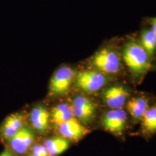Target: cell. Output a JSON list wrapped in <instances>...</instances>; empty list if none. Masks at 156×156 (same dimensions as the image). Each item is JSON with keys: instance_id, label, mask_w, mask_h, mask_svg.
Returning <instances> with one entry per match:
<instances>
[{"instance_id": "1", "label": "cell", "mask_w": 156, "mask_h": 156, "mask_svg": "<svg viewBox=\"0 0 156 156\" xmlns=\"http://www.w3.org/2000/svg\"><path fill=\"white\" fill-rule=\"evenodd\" d=\"M123 62L133 77L140 82L151 68V60L140 44V41L131 38L127 41L121 50Z\"/></svg>"}, {"instance_id": "2", "label": "cell", "mask_w": 156, "mask_h": 156, "mask_svg": "<svg viewBox=\"0 0 156 156\" xmlns=\"http://www.w3.org/2000/svg\"><path fill=\"white\" fill-rule=\"evenodd\" d=\"M123 64L121 50L112 45L103 46L89 60L90 69L102 73L110 77L122 73Z\"/></svg>"}, {"instance_id": "3", "label": "cell", "mask_w": 156, "mask_h": 156, "mask_svg": "<svg viewBox=\"0 0 156 156\" xmlns=\"http://www.w3.org/2000/svg\"><path fill=\"white\" fill-rule=\"evenodd\" d=\"M110 76L92 69L78 71L74 83L79 89L87 93H94L105 87Z\"/></svg>"}, {"instance_id": "4", "label": "cell", "mask_w": 156, "mask_h": 156, "mask_svg": "<svg viewBox=\"0 0 156 156\" xmlns=\"http://www.w3.org/2000/svg\"><path fill=\"white\" fill-rule=\"evenodd\" d=\"M77 71L73 67L62 66L59 67L51 78L49 93L52 96H60L66 94L76 75Z\"/></svg>"}, {"instance_id": "5", "label": "cell", "mask_w": 156, "mask_h": 156, "mask_svg": "<svg viewBox=\"0 0 156 156\" xmlns=\"http://www.w3.org/2000/svg\"><path fill=\"white\" fill-rule=\"evenodd\" d=\"M128 117L123 108L111 109L102 116L101 124L106 130L112 134L121 136L127 127Z\"/></svg>"}, {"instance_id": "6", "label": "cell", "mask_w": 156, "mask_h": 156, "mask_svg": "<svg viewBox=\"0 0 156 156\" xmlns=\"http://www.w3.org/2000/svg\"><path fill=\"white\" fill-rule=\"evenodd\" d=\"M71 107L74 117L81 124H90L96 117L97 106L87 97L81 95L76 96Z\"/></svg>"}, {"instance_id": "7", "label": "cell", "mask_w": 156, "mask_h": 156, "mask_svg": "<svg viewBox=\"0 0 156 156\" xmlns=\"http://www.w3.org/2000/svg\"><path fill=\"white\" fill-rule=\"evenodd\" d=\"M35 138L33 131L26 126L6 143V146L17 156H24L33 147Z\"/></svg>"}, {"instance_id": "8", "label": "cell", "mask_w": 156, "mask_h": 156, "mask_svg": "<svg viewBox=\"0 0 156 156\" xmlns=\"http://www.w3.org/2000/svg\"><path fill=\"white\" fill-rule=\"evenodd\" d=\"M129 97V90L122 84L113 85L106 88L101 95L104 103L111 109L123 108Z\"/></svg>"}, {"instance_id": "9", "label": "cell", "mask_w": 156, "mask_h": 156, "mask_svg": "<svg viewBox=\"0 0 156 156\" xmlns=\"http://www.w3.org/2000/svg\"><path fill=\"white\" fill-rule=\"evenodd\" d=\"M25 126V119L22 113H15L10 115L0 126V140L6 144Z\"/></svg>"}, {"instance_id": "10", "label": "cell", "mask_w": 156, "mask_h": 156, "mask_svg": "<svg viewBox=\"0 0 156 156\" xmlns=\"http://www.w3.org/2000/svg\"><path fill=\"white\" fill-rule=\"evenodd\" d=\"M57 128L62 137L75 141L83 138L88 133L87 129L75 118L59 125Z\"/></svg>"}, {"instance_id": "11", "label": "cell", "mask_w": 156, "mask_h": 156, "mask_svg": "<svg viewBox=\"0 0 156 156\" xmlns=\"http://www.w3.org/2000/svg\"><path fill=\"white\" fill-rule=\"evenodd\" d=\"M31 124L37 132L44 134L48 131L50 123V114L45 106L41 105L34 107L30 114Z\"/></svg>"}, {"instance_id": "12", "label": "cell", "mask_w": 156, "mask_h": 156, "mask_svg": "<svg viewBox=\"0 0 156 156\" xmlns=\"http://www.w3.org/2000/svg\"><path fill=\"white\" fill-rule=\"evenodd\" d=\"M149 106V101L142 96L130 98L126 104L128 113L135 122H140Z\"/></svg>"}, {"instance_id": "13", "label": "cell", "mask_w": 156, "mask_h": 156, "mask_svg": "<svg viewBox=\"0 0 156 156\" xmlns=\"http://www.w3.org/2000/svg\"><path fill=\"white\" fill-rule=\"evenodd\" d=\"M74 118L72 107L64 103L55 106L50 115V121L56 127Z\"/></svg>"}, {"instance_id": "14", "label": "cell", "mask_w": 156, "mask_h": 156, "mask_svg": "<svg viewBox=\"0 0 156 156\" xmlns=\"http://www.w3.org/2000/svg\"><path fill=\"white\" fill-rule=\"evenodd\" d=\"M70 145L69 140L63 137H53L45 140L44 146L49 156H57L68 149Z\"/></svg>"}, {"instance_id": "15", "label": "cell", "mask_w": 156, "mask_h": 156, "mask_svg": "<svg viewBox=\"0 0 156 156\" xmlns=\"http://www.w3.org/2000/svg\"><path fill=\"white\" fill-rule=\"evenodd\" d=\"M141 131L147 136L156 133V104L149 106L140 120Z\"/></svg>"}, {"instance_id": "16", "label": "cell", "mask_w": 156, "mask_h": 156, "mask_svg": "<svg viewBox=\"0 0 156 156\" xmlns=\"http://www.w3.org/2000/svg\"><path fill=\"white\" fill-rule=\"evenodd\" d=\"M139 41L151 61L156 51V33L151 28H145L141 32Z\"/></svg>"}, {"instance_id": "17", "label": "cell", "mask_w": 156, "mask_h": 156, "mask_svg": "<svg viewBox=\"0 0 156 156\" xmlns=\"http://www.w3.org/2000/svg\"><path fill=\"white\" fill-rule=\"evenodd\" d=\"M30 156H49V154L44 145H35L31 149Z\"/></svg>"}, {"instance_id": "18", "label": "cell", "mask_w": 156, "mask_h": 156, "mask_svg": "<svg viewBox=\"0 0 156 156\" xmlns=\"http://www.w3.org/2000/svg\"><path fill=\"white\" fill-rule=\"evenodd\" d=\"M0 156H17L7 146L4 151L0 153Z\"/></svg>"}, {"instance_id": "19", "label": "cell", "mask_w": 156, "mask_h": 156, "mask_svg": "<svg viewBox=\"0 0 156 156\" xmlns=\"http://www.w3.org/2000/svg\"><path fill=\"white\" fill-rule=\"evenodd\" d=\"M149 24H151V29L156 34V17H153L150 19Z\"/></svg>"}, {"instance_id": "20", "label": "cell", "mask_w": 156, "mask_h": 156, "mask_svg": "<svg viewBox=\"0 0 156 156\" xmlns=\"http://www.w3.org/2000/svg\"></svg>"}]
</instances>
